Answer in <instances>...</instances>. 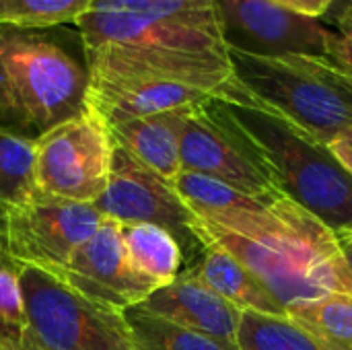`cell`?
<instances>
[{
  "label": "cell",
  "mask_w": 352,
  "mask_h": 350,
  "mask_svg": "<svg viewBox=\"0 0 352 350\" xmlns=\"http://www.w3.org/2000/svg\"><path fill=\"white\" fill-rule=\"evenodd\" d=\"M74 27L91 78H163L219 99L235 83L217 0H95Z\"/></svg>",
  "instance_id": "obj_1"
},
{
  "label": "cell",
  "mask_w": 352,
  "mask_h": 350,
  "mask_svg": "<svg viewBox=\"0 0 352 350\" xmlns=\"http://www.w3.org/2000/svg\"><path fill=\"white\" fill-rule=\"evenodd\" d=\"M89 66L78 29L0 23V132L39 140L87 107Z\"/></svg>",
  "instance_id": "obj_2"
},
{
  "label": "cell",
  "mask_w": 352,
  "mask_h": 350,
  "mask_svg": "<svg viewBox=\"0 0 352 350\" xmlns=\"http://www.w3.org/2000/svg\"><path fill=\"white\" fill-rule=\"evenodd\" d=\"M223 103L262 151L278 192L314 215L336 237L352 235V173L330 146L252 99L237 80Z\"/></svg>",
  "instance_id": "obj_3"
},
{
  "label": "cell",
  "mask_w": 352,
  "mask_h": 350,
  "mask_svg": "<svg viewBox=\"0 0 352 350\" xmlns=\"http://www.w3.org/2000/svg\"><path fill=\"white\" fill-rule=\"evenodd\" d=\"M237 85L258 103L330 144L352 128V70L334 56H252L229 50Z\"/></svg>",
  "instance_id": "obj_4"
},
{
  "label": "cell",
  "mask_w": 352,
  "mask_h": 350,
  "mask_svg": "<svg viewBox=\"0 0 352 350\" xmlns=\"http://www.w3.org/2000/svg\"><path fill=\"white\" fill-rule=\"evenodd\" d=\"M29 334L45 350H138L126 314L80 297L62 281L23 266Z\"/></svg>",
  "instance_id": "obj_5"
},
{
  "label": "cell",
  "mask_w": 352,
  "mask_h": 350,
  "mask_svg": "<svg viewBox=\"0 0 352 350\" xmlns=\"http://www.w3.org/2000/svg\"><path fill=\"white\" fill-rule=\"evenodd\" d=\"M179 159L184 171L219 179L243 194L256 198L280 194L272 167L229 113L223 99L184 111Z\"/></svg>",
  "instance_id": "obj_6"
},
{
  "label": "cell",
  "mask_w": 352,
  "mask_h": 350,
  "mask_svg": "<svg viewBox=\"0 0 352 350\" xmlns=\"http://www.w3.org/2000/svg\"><path fill=\"white\" fill-rule=\"evenodd\" d=\"M113 140L105 120L85 107L35 140V186L39 196L95 204L107 188Z\"/></svg>",
  "instance_id": "obj_7"
},
{
  "label": "cell",
  "mask_w": 352,
  "mask_h": 350,
  "mask_svg": "<svg viewBox=\"0 0 352 350\" xmlns=\"http://www.w3.org/2000/svg\"><path fill=\"white\" fill-rule=\"evenodd\" d=\"M105 217L93 204L50 196L10 206L6 217V254L21 266L60 278L72 256L97 233Z\"/></svg>",
  "instance_id": "obj_8"
},
{
  "label": "cell",
  "mask_w": 352,
  "mask_h": 350,
  "mask_svg": "<svg viewBox=\"0 0 352 350\" xmlns=\"http://www.w3.org/2000/svg\"><path fill=\"white\" fill-rule=\"evenodd\" d=\"M93 206L118 225L146 223L167 229L179 241L184 256L196 258L202 254L194 233L196 215L173 186L116 144L107 188Z\"/></svg>",
  "instance_id": "obj_9"
},
{
  "label": "cell",
  "mask_w": 352,
  "mask_h": 350,
  "mask_svg": "<svg viewBox=\"0 0 352 350\" xmlns=\"http://www.w3.org/2000/svg\"><path fill=\"white\" fill-rule=\"evenodd\" d=\"M227 50L252 56H334L338 33L270 0H217Z\"/></svg>",
  "instance_id": "obj_10"
},
{
  "label": "cell",
  "mask_w": 352,
  "mask_h": 350,
  "mask_svg": "<svg viewBox=\"0 0 352 350\" xmlns=\"http://www.w3.org/2000/svg\"><path fill=\"white\" fill-rule=\"evenodd\" d=\"M58 281L80 297L120 311L140 305L159 289L130 266L122 243V227L109 219L72 256Z\"/></svg>",
  "instance_id": "obj_11"
},
{
  "label": "cell",
  "mask_w": 352,
  "mask_h": 350,
  "mask_svg": "<svg viewBox=\"0 0 352 350\" xmlns=\"http://www.w3.org/2000/svg\"><path fill=\"white\" fill-rule=\"evenodd\" d=\"M136 307L188 330L237 347L241 311L212 291L192 268L182 270L173 283L159 287Z\"/></svg>",
  "instance_id": "obj_12"
},
{
  "label": "cell",
  "mask_w": 352,
  "mask_h": 350,
  "mask_svg": "<svg viewBox=\"0 0 352 350\" xmlns=\"http://www.w3.org/2000/svg\"><path fill=\"white\" fill-rule=\"evenodd\" d=\"M214 97L208 91L163 78H91L87 105L93 107L105 124L122 120L169 113L204 105Z\"/></svg>",
  "instance_id": "obj_13"
},
{
  "label": "cell",
  "mask_w": 352,
  "mask_h": 350,
  "mask_svg": "<svg viewBox=\"0 0 352 350\" xmlns=\"http://www.w3.org/2000/svg\"><path fill=\"white\" fill-rule=\"evenodd\" d=\"M184 111L188 109L109 124L111 140L140 165L173 184L184 171L179 159V128Z\"/></svg>",
  "instance_id": "obj_14"
},
{
  "label": "cell",
  "mask_w": 352,
  "mask_h": 350,
  "mask_svg": "<svg viewBox=\"0 0 352 350\" xmlns=\"http://www.w3.org/2000/svg\"><path fill=\"white\" fill-rule=\"evenodd\" d=\"M192 270L239 311L287 316L285 307L264 289V285L235 256L214 243L202 245L200 260Z\"/></svg>",
  "instance_id": "obj_15"
},
{
  "label": "cell",
  "mask_w": 352,
  "mask_h": 350,
  "mask_svg": "<svg viewBox=\"0 0 352 350\" xmlns=\"http://www.w3.org/2000/svg\"><path fill=\"white\" fill-rule=\"evenodd\" d=\"M120 227L126 258L138 274L157 287H165L179 276L186 256L179 241L167 229L146 223Z\"/></svg>",
  "instance_id": "obj_16"
},
{
  "label": "cell",
  "mask_w": 352,
  "mask_h": 350,
  "mask_svg": "<svg viewBox=\"0 0 352 350\" xmlns=\"http://www.w3.org/2000/svg\"><path fill=\"white\" fill-rule=\"evenodd\" d=\"M239 350H338L311 332L303 330L289 316L241 311L237 328Z\"/></svg>",
  "instance_id": "obj_17"
},
{
  "label": "cell",
  "mask_w": 352,
  "mask_h": 350,
  "mask_svg": "<svg viewBox=\"0 0 352 350\" xmlns=\"http://www.w3.org/2000/svg\"><path fill=\"white\" fill-rule=\"evenodd\" d=\"M287 316L326 344L338 350H352V297L349 295L301 301L291 305Z\"/></svg>",
  "instance_id": "obj_18"
},
{
  "label": "cell",
  "mask_w": 352,
  "mask_h": 350,
  "mask_svg": "<svg viewBox=\"0 0 352 350\" xmlns=\"http://www.w3.org/2000/svg\"><path fill=\"white\" fill-rule=\"evenodd\" d=\"M124 314L138 350H239L138 307L126 309Z\"/></svg>",
  "instance_id": "obj_19"
},
{
  "label": "cell",
  "mask_w": 352,
  "mask_h": 350,
  "mask_svg": "<svg viewBox=\"0 0 352 350\" xmlns=\"http://www.w3.org/2000/svg\"><path fill=\"white\" fill-rule=\"evenodd\" d=\"M37 196L35 142L0 132V202L10 208Z\"/></svg>",
  "instance_id": "obj_20"
},
{
  "label": "cell",
  "mask_w": 352,
  "mask_h": 350,
  "mask_svg": "<svg viewBox=\"0 0 352 350\" xmlns=\"http://www.w3.org/2000/svg\"><path fill=\"white\" fill-rule=\"evenodd\" d=\"M95 0H0V23L27 29L74 25Z\"/></svg>",
  "instance_id": "obj_21"
},
{
  "label": "cell",
  "mask_w": 352,
  "mask_h": 350,
  "mask_svg": "<svg viewBox=\"0 0 352 350\" xmlns=\"http://www.w3.org/2000/svg\"><path fill=\"white\" fill-rule=\"evenodd\" d=\"M23 266L0 256V350H21L29 334V318L21 287Z\"/></svg>",
  "instance_id": "obj_22"
},
{
  "label": "cell",
  "mask_w": 352,
  "mask_h": 350,
  "mask_svg": "<svg viewBox=\"0 0 352 350\" xmlns=\"http://www.w3.org/2000/svg\"><path fill=\"white\" fill-rule=\"evenodd\" d=\"M332 23L338 27V50L336 58L346 64L352 70V8L342 10L338 17L332 19Z\"/></svg>",
  "instance_id": "obj_23"
},
{
  "label": "cell",
  "mask_w": 352,
  "mask_h": 350,
  "mask_svg": "<svg viewBox=\"0 0 352 350\" xmlns=\"http://www.w3.org/2000/svg\"><path fill=\"white\" fill-rule=\"evenodd\" d=\"M291 12H297V14H303V17H309V19H318L322 21L330 6H332V0H270Z\"/></svg>",
  "instance_id": "obj_24"
},
{
  "label": "cell",
  "mask_w": 352,
  "mask_h": 350,
  "mask_svg": "<svg viewBox=\"0 0 352 350\" xmlns=\"http://www.w3.org/2000/svg\"><path fill=\"white\" fill-rule=\"evenodd\" d=\"M328 146L336 155V159L349 169V173H352V128L336 136Z\"/></svg>",
  "instance_id": "obj_25"
},
{
  "label": "cell",
  "mask_w": 352,
  "mask_h": 350,
  "mask_svg": "<svg viewBox=\"0 0 352 350\" xmlns=\"http://www.w3.org/2000/svg\"><path fill=\"white\" fill-rule=\"evenodd\" d=\"M6 217H8V206L0 202V256L6 254Z\"/></svg>",
  "instance_id": "obj_26"
},
{
  "label": "cell",
  "mask_w": 352,
  "mask_h": 350,
  "mask_svg": "<svg viewBox=\"0 0 352 350\" xmlns=\"http://www.w3.org/2000/svg\"><path fill=\"white\" fill-rule=\"evenodd\" d=\"M346 8H352V0H332V6H330L328 14H326L322 21L332 23V19H334V17H338V14H340L342 10H346Z\"/></svg>",
  "instance_id": "obj_27"
},
{
  "label": "cell",
  "mask_w": 352,
  "mask_h": 350,
  "mask_svg": "<svg viewBox=\"0 0 352 350\" xmlns=\"http://www.w3.org/2000/svg\"><path fill=\"white\" fill-rule=\"evenodd\" d=\"M338 245H340V252H342V258H344L349 270L352 272V235L338 237Z\"/></svg>",
  "instance_id": "obj_28"
},
{
  "label": "cell",
  "mask_w": 352,
  "mask_h": 350,
  "mask_svg": "<svg viewBox=\"0 0 352 350\" xmlns=\"http://www.w3.org/2000/svg\"><path fill=\"white\" fill-rule=\"evenodd\" d=\"M21 350H45L31 334H27L25 336V342H23V347H21Z\"/></svg>",
  "instance_id": "obj_29"
}]
</instances>
